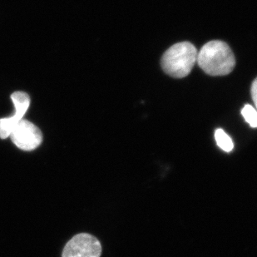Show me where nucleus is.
<instances>
[{"instance_id":"7ed1b4c3","label":"nucleus","mask_w":257,"mask_h":257,"mask_svg":"<svg viewBox=\"0 0 257 257\" xmlns=\"http://www.w3.org/2000/svg\"><path fill=\"white\" fill-rule=\"evenodd\" d=\"M102 245L99 240L87 233L73 236L64 246L62 257H100Z\"/></svg>"},{"instance_id":"423d86ee","label":"nucleus","mask_w":257,"mask_h":257,"mask_svg":"<svg viewBox=\"0 0 257 257\" xmlns=\"http://www.w3.org/2000/svg\"><path fill=\"white\" fill-rule=\"evenodd\" d=\"M215 139L219 148L225 151L226 153H230L234 148L232 140L230 137L225 133L222 129H217L215 133Z\"/></svg>"},{"instance_id":"f257e3e1","label":"nucleus","mask_w":257,"mask_h":257,"mask_svg":"<svg viewBox=\"0 0 257 257\" xmlns=\"http://www.w3.org/2000/svg\"><path fill=\"white\" fill-rule=\"evenodd\" d=\"M197 63L208 75L225 76L235 68V58L228 44L213 40L205 44L198 52Z\"/></svg>"},{"instance_id":"6e6552de","label":"nucleus","mask_w":257,"mask_h":257,"mask_svg":"<svg viewBox=\"0 0 257 257\" xmlns=\"http://www.w3.org/2000/svg\"><path fill=\"white\" fill-rule=\"evenodd\" d=\"M250 92H251V97H252L253 102H254V104L256 106V99H257V80L255 79V80L253 81L252 86H251V88H250Z\"/></svg>"},{"instance_id":"f03ea898","label":"nucleus","mask_w":257,"mask_h":257,"mask_svg":"<svg viewBox=\"0 0 257 257\" xmlns=\"http://www.w3.org/2000/svg\"><path fill=\"white\" fill-rule=\"evenodd\" d=\"M197 49L190 42H181L170 47L164 53L161 65L164 73L174 78L189 75L197 63Z\"/></svg>"},{"instance_id":"20e7f679","label":"nucleus","mask_w":257,"mask_h":257,"mask_svg":"<svg viewBox=\"0 0 257 257\" xmlns=\"http://www.w3.org/2000/svg\"><path fill=\"white\" fill-rule=\"evenodd\" d=\"M10 138L17 148L24 151H33L43 142L40 129L31 121L22 119L13 129Z\"/></svg>"},{"instance_id":"39448f33","label":"nucleus","mask_w":257,"mask_h":257,"mask_svg":"<svg viewBox=\"0 0 257 257\" xmlns=\"http://www.w3.org/2000/svg\"><path fill=\"white\" fill-rule=\"evenodd\" d=\"M15 107L14 116L0 119V139L10 138L15 126L22 120L30 106V97L25 92H15L11 95Z\"/></svg>"},{"instance_id":"0eeeda50","label":"nucleus","mask_w":257,"mask_h":257,"mask_svg":"<svg viewBox=\"0 0 257 257\" xmlns=\"http://www.w3.org/2000/svg\"><path fill=\"white\" fill-rule=\"evenodd\" d=\"M241 114L245 121L251 127L255 128L257 126V112L255 107L251 105L246 104L241 110Z\"/></svg>"}]
</instances>
